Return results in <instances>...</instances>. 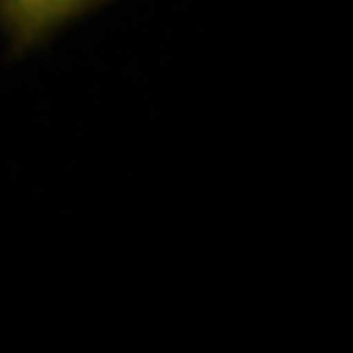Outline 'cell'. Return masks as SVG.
I'll return each instance as SVG.
<instances>
[{"mask_svg": "<svg viewBox=\"0 0 353 353\" xmlns=\"http://www.w3.org/2000/svg\"><path fill=\"white\" fill-rule=\"evenodd\" d=\"M100 3L105 0H0V29L13 55H24Z\"/></svg>", "mask_w": 353, "mask_h": 353, "instance_id": "6da1fadb", "label": "cell"}]
</instances>
